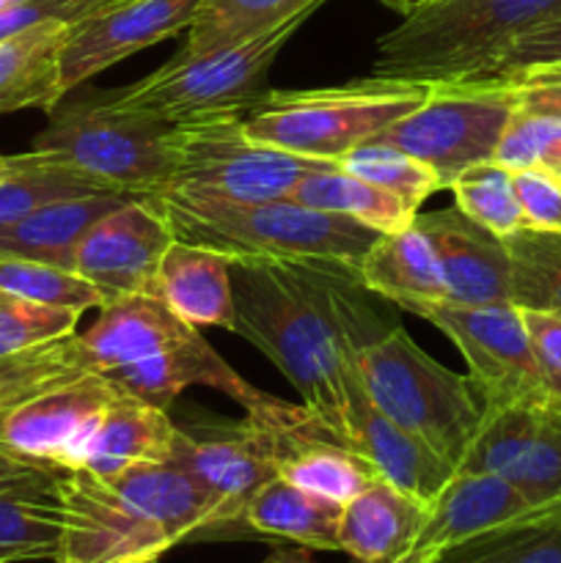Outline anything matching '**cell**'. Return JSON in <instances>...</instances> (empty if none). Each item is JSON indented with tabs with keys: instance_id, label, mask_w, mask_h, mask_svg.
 Returning a JSON list of instances; mask_svg holds the SVG:
<instances>
[{
	"instance_id": "obj_1",
	"label": "cell",
	"mask_w": 561,
	"mask_h": 563,
	"mask_svg": "<svg viewBox=\"0 0 561 563\" xmlns=\"http://www.w3.org/2000/svg\"><path fill=\"white\" fill-rule=\"evenodd\" d=\"M361 286L350 267L231 258L234 333L275 363L341 443L355 352L385 333L352 295Z\"/></svg>"
},
{
	"instance_id": "obj_2",
	"label": "cell",
	"mask_w": 561,
	"mask_h": 563,
	"mask_svg": "<svg viewBox=\"0 0 561 563\" xmlns=\"http://www.w3.org/2000/svg\"><path fill=\"white\" fill-rule=\"evenodd\" d=\"M55 500L53 563H157L176 544L212 533V500L176 462H135L113 476L64 467Z\"/></svg>"
},
{
	"instance_id": "obj_3",
	"label": "cell",
	"mask_w": 561,
	"mask_h": 563,
	"mask_svg": "<svg viewBox=\"0 0 561 563\" xmlns=\"http://www.w3.org/2000/svg\"><path fill=\"white\" fill-rule=\"evenodd\" d=\"M119 394L77 333L0 357V451L77 467L88 434Z\"/></svg>"
},
{
	"instance_id": "obj_4",
	"label": "cell",
	"mask_w": 561,
	"mask_h": 563,
	"mask_svg": "<svg viewBox=\"0 0 561 563\" xmlns=\"http://www.w3.org/2000/svg\"><path fill=\"white\" fill-rule=\"evenodd\" d=\"M176 240L209 247L229 258L333 264L361 269L377 231L341 214L319 212L295 198L226 201L179 192L154 196Z\"/></svg>"
},
{
	"instance_id": "obj_5",
	"label": "cell",
	"mask_w": 561,
	"mask_h": 563,
	"mask_svg": "<svg viewBox=\"0 0 561 563\" xmlns=\"http://www.w3.org/2000/svg\"><path fill=\"white\" fill-rule=\"evenodd\" d=\"M561 0H424L377 42L369 75L443 86L484 82L501 55Z\"/></svg>"
},
{
	"instance_id": "obj_6",
	"label": "cell",
	"mask_w": 561,
	"mask_h": 563,
	"mask_svg": "<svg viewBox=\"0 0 561 563\" xmlns=\"http://www.w3.org/2000/svg\"><path fill=\"white\" fill-rule=\"evenodd\" d=\"M429 86L369 75L322 88H267L242 113L245 135L297 157L336 163L416 110Z\"/></svg>"
},
{
	"instance_id": "obj_7",
	"label": "cell",
	"mask_w": 561,
	"mask_h": 563,
	"mask_svg": "<svg viewBox=\"0 0 561 563\" xmlns=\"http://www.w3.org/2000/svg\"><path fill=\"white\" fill-rule=\"evenodd\" d=\"M174 124L127 108L116 91L66 93L47 110V126L33 141V152L64 159L80 174L127 192L154 198L174 174Z\"/></svg>"
},
{
	"instance_id": "obj_8",
	"label": "cell",
	"mask_w": 561,
	"mask_h": 563,
	"mask_svg": "<svg viewBox=\"0 0 561 563\" xmlns=\"http://www.w3.org/2000/svg\"><path fill=\"white\" fill-rule=\"evenodd\" d=\"M355 372L372 405L460 467L484 418L471 377L429 357L402 328H388L355 352Z\"/></svg>"
},
{
	"instance_id": "obj_9",
	"label": "cell",
	"mask_w": 561,
	"mask_h": 563,
	"mask_svg": "<svg viewBox=\"0 0 561 563\" xmlns=\"http://www.w3.org/2000/svg\"><path fill=\"white\" fill-rule=\"evenodd\" d=\"M308 16H295L286 25L251 38L198 55L176 53L168 64L119 88L116 99L127 108L157 115L165 124L207 119L220 113H245L267 80V71L280 49Z\"/></svg>"
},
{
	"instance_id": "obj_10",
	"label": "cell",
	"mask_w": 561,
	"mask_h": 563,
	"mask_svg": "<svg viewBox=\"0 0 561 563\" xmlns=\"http://www.w3.org/2000/svg\"><path fill=\"white\" fill-rule=\"evenodd\" d=\"M174 174L165 190L226 201H273L292 198L295 187L328 159L297 157L245 135L242 113L207 115L174 124ZM163 190V192H165Z\"/></svg>"
},
{
	"instance_id": "obj_11",
	"label": "cell",
	"mask_w": 561,
	"mask_h": 563,
	"mask_svg": "<svg viewBox=\"0 0 561 563\" xmlns=\"http://www.w3.org/2000/svg\"><path fill=\"white\" fill-rule=\"evenodd\" d=\"M515 110V86L443 82L429 86L424 102L374 141L416 157L438 176L440 187L449 190L462 170L495 159Z\"/></svg>"
},
{
	"instance_id": "obj_12",
	"label": "cell",
	"mask_w": 561,
	"mask_h": 563,
	"mask_svg": "<svg viewBox=\"0 0 561 563\" xmlns=\"http://www.w3.org/2000/svg\"><path fill=\"white\" fill-rule=\"evenodd\" d=\"M314 427V423H306ZM284 423L245 416L242 421L182 423L170 462L190 473L212 500L209 539L242 537L245 509L253 495L278 476ZM251 533V531H248Z\"/></svg>"
},
{
	"instance_id": "obj_13",
	"label": "cell",
	"mask_w": 561,
	"mask_h": 563,
	"mask_svg": "<svg viewBox=\"0 0 561 563\" xmlns=\"http://www.w3.org/2000/svg\"><path fill=\"white\" fill-rule=\"evenodd\" d=\"M413 313L435 324L460 350L468 363V377L482 396L484 410L553 396L534 361L520 308L512 302L504 306L427 302Z\"/></svg>"
},
{
	"instance_id": "obj_14",
	"label": "cell",
	"mask_w": 561,
	"mask_h": 563,
	"mask_svg": "<svg viewBox=\"0 0 561 563\" xmlns=\"http://www.w3.org/2000/svg\"><path fill=\"white\" fill-rule=\"evenodd\" d=\"M457 471L487 473L531 506L561 504V399L484 410L482 427Z\"/></svg>"
},
{
	"instance_id": "obj_15",
	"label": "cell",
	"mask_w": 561,
	"mask_h": 563,
	"mask_svg": "<svg viewBox=\"0 0 561 563\" xmlns=\"http://www.w3.org/2000/svg\"><path fill=\"white\" fill-rule=\"evenodd\" d=\"M174 240L154 198H130L82 234L72 273L102 291L105 302L124 295H154L160 262Z\"/></svg>"
},
{
	"instance_id": "obj_16",
	"label": "cell",
	"mask_w": 561,
	"mask_h": 563,
	"mask_svg": "<svg viewBox=\"0 0 561 563\" xmlns=\"http://www.w3.org/2000/svg\"><path fill=\"white\" fill-rule=\"evenodd\" d=\"M201 0H124L72 22L61 47L64 97L130 55L187 31Z\"/></svg>"
},
{
	"instance_id": "obj_17",
	"label": "cell",
	"mask_w": 561,
	"mask_h": 563,
	"mask_svg": "<svg viewBox=\"0 0 561 563\" xmlns=\"http://www.w3.org/2000/svg\"><path fill=\"white\" fill-rule=\"evenodd\" d=\"M432 242L446 284V302L504 306L512 302V258L506 242L473 223L457 207L416 214Z\"/></svg>"
},
{
	"instance_id": "obj_18",
	"label": "cell",
	"mask_w": 561,
	"mask_h": 563,
	"mask_svg": "<svg viewBox=\"0 0 561 563\" xmlns=\"http://www.w3.org/2000/svg\"><path fill=\"white\" fill-rule=\"evenodd\" d=\"M542 506H531L515 487L487 473L457 471L427 504L410 548L396 563H435L457 544L487 528L509 522Z\"/></svg>"
},
{
	"instance_id": "obj_19",
	"label": "cell",
	"mask_w": 561,
	"mask_h": 563,
	"mask_svg": "<svg viewBox=\"0 0 561 563\" xmlns=\"http://www.w3.org/2000/svg\"><path fill=\"white\" fill-rule=\"evenodd\" d=\"M344 443L372 462L383 482L394 484L421 504H429L457 473V467L435 454L424 440L405 432L372 405L358 372L350 383Z\"/></svg>"
},
{
	"instance_id": "obj_20",
	"label": "cell",
	"mask_w": 561,
	"mask_h": 563,
	"mask_svg": "<svg viewBox=\"0 0 561 563\" xmlns=\"http://www.w3.org/2000/svg\"><path fill=\"white\" fill-rule=\"evenodd\" d=\"M193 333L196 328L182 322L157 295H124L99 308L97 322L82 333V341L108 377L113 368L174 350Z\"/></svg>"
},
{
	"instance_id": "obj_21",
	"label": "cell",
	"mask_w": 561,
	"mask_h": 563,
	"mask_svg": "<svg viewBox=\"0 0 561 563\" xmlns=\"http://www.w3.org/2000/svg\"><path fill=\"white\" fill-rule=\"evenodd\" d=\"M154 295L190 328L234 333L231 258L223 253L174 240L160 262Z\"/></svg>"
},
{
	"instance_id": "obj_22",
	"label": "cell",
	"mask_w": 561,
	"mask_h": 563,
	"mask_svg": "<svg viewBox=\"0 0 561 563\" xmlns=\"http://www.w3.org/2000/svg\"><path fill=\"white\" fill-rule=\"evenodd\" d=\"M176 432L179 427L170 421L168 410L119 394L105 407L97 427L88 434L77 467L99 476H113L135 462H170Z\"/></svg>"
},
{
	"instance_id": "obj_23",
	"label": "cell",
	"mask_w": 561,
	"mask_h": 563,
	"mask_svg": "<svg viewBox=\"0 0 561 563\" xmlns=\"http://www.w3.org/2000/svg\"><path fill=\"white\" fill-rule=\"evenodd\" d=\"M427 504L388 482H374L341 506L339 553L352 563H396L424 520Z\"/></svg>"
},
{
	"instance_id": "obj_24",
	"label": "cell",
	"mask_w": 561,
	"mask_h": 563,
	"mask_svg": "<svg viewBox=\"0 0 561 563\" xmlns=\"http://www.w3.org/2000/svg\"><path fill=\"white\" fill-rule=\"evenodd\" d=\"M278 476L314 495L344 506L380 482L372 462L336 440L322 423L286 429L280 440Z\"/></svg>"
},
{
	"instance_id": "obj_25",
	"label": "cell",
	"mask_w": 561,
	"mask_h": 563,
	"mask_svg": "<svg viewBox=\"0 0 561 563\" xmlns=\"http://www.w3.org/2000/svg\"><path fill=\"white\" fill-rule=\"evenodd\" d=\"M358 275L369 291L405 311H416L427 302H446L440 262L416 220L394 234H380L363 256Z\"/></svg>"
},
{
	"instance_id": "obj_26",
	"label": "cell",
	"mask_w": 561,
	"mask_h": 563,
	"mask_svg": "<svg viewBox=\"0 0 561 563\" xmlns=\"http://www.w3.org/2000/svg\"><path fill=\"white\" fill-rule=\"evenodd\" d=\"M124 201H130V196L94 192V196H77L47 203V207L36 209V212L14 220V223L0 225V253L72 269L75 247L82 240V234L102 214L113 212Z\"/></svg>"
},
{
	"instance_id": "obj_27",
	"label": "cell",
	"mask_w": 561,
	"mask_h": 563,
	"mask_svg": "<svg viewBox=\"0 0 561 563\" xmlns=\"http://www.w3.org/2000/svg\"><path fill=\"white\" fill-rule=\"evenodd\" d=\"M69 22H42L0 38V115L16 110H53L64 99L61 47Z\"/></svg>"
},
{
	"instance_id": "obj_28",
	"label": "cell",
	"mask_w": 561,
	"mask_h": 563,
	"mask_svg": "<svg viewBox=\"0 0 561 563\" xmlns=\"http://www.w3.org/2000/svg\"><path fill=\"white\" fill-rule=\"evenodd\" d=\"M341 506L275 476L258 489L245 509L253 537L280 539L306 550L339 553Z\"/></svg>"
},
{
	"instance_id": "obj_29",
	"label": "cell",
	"mask_w": 561,
	"mask_h": 563,
	"mask_svg": "<svg viewBox=\"0 0 561 563\" xmlns=\"http://www.w3.org/2000/svg\"><path fill=\"white\" fill-rule=\"evenodd\" d=\"M322 3L324 0H201L179 53L198 55L251 42L295 16H311Z\"/></svg>"
},
{
	"instance_id": "obj_30",
	"label": "cell",
	"mask_w": 561,
	"mask_h": 563,
	"mask_svg": "<svg viewBox=\"0 0 561 563\" xmlns=\"http://www.w3.org/2000/svg\"><path fill=\"white\" fill-rule=\"evenodd\" d=\"M292 198L306 207L319 209V212L341 214L377 234H394V231L407 229L416 220V209L407 207L391 192L346 174L339 165H328L322 170L308 174L300 185L295 187Z\"/></svg>"
},
{
	"instance_id": "obj_31",
	"label": "cell",
	"mask_w": 561,
	"mask_h": 563,
	"mask_svg": "<svg viewBox=\"0 0 561 563\" xmlns=\"http://www.w3.org/2000/svg\"><path fill=\"white\" fill-rule=\"evenodd\" d=\"M435 563H561V504L487 528Z\"/></svg>"
},
{
	"instance_id": "obj_32",
	"label": "cell",
	"mask_w": 561,
	"mask_h": 563,
	"mask_svg": "<svg viewBox=\"0 0 561 563\" xmlns=\"http://www.w3.org/2000/svg\"><path fill=\"white\" fill-rule=\"evenodd\" d=\"M94 192H119L91 176L80 174L64 159L50 157L42 152H28L25 165L9 179L0 181V225L14 223L47 203L64 201V198L94 196ZM127 196V192H119ZM132 198V196H130Z\"/></svg>"
},
{
	"instance_id": "obj_33",
	"label": "cell",
	"mask_w": 561,
	"mask_h": 563,
	"mask_svg": "<svg viewBox=\"0 0 561 563\" xmlns=\"http://www.w3.org/2000/svg\"><path fill=\"white\" fill-rule=\"evenodd\" d=\"M61 506L55 493L0 495V563L55 561Z\"/></svg>"
},
{
	"instance_id": "obj_34",
	"label": "cell",
	"mask_w": 561,
	"mask_h": 563,
	"mask_svg": "<svg viewBox=\"0 0 561 563\" xmlns=\"http://www.w3.org/2000/svg\"><path fill=\"white\" fill-rule=\"evenodd\" d=\"M504 242L512 258V306L561 313V234L520 229Z\"/></svg>"
},
{
	"instance_id": "obj_35",
	"label": "cell",
	"mask_w": 561,
	"mask_h": 563,
	"mask_svg": "<svg viewBox=\"0 0 561 563\" xmlns=\"http://www.w3.org/2000/svg\"><path fill=\"white\" fill-rule=\"evenodd\" d=\"M454 196V207L473 223L487 229L490 234L506 236L517 234L522 229L520 203H517L515 185H512V170L501 165L498 159H487L473 168L462 170L449 185Z\"/></svg>"
},
{
	"instance_id": "obj_36",
	"label": "cell",
	"mask_w": 561,
	"mask_h": 563,
	"mask_svg": "<svg viewBox=\"0 0 561 563\" xmlns=\"http://www.w3.org/2000/svg\"><path fill=\"white\" fill-rule=\"evenodd\" d=\"M341 170L358 176V179L369 181V185L380 187V190L391 192L399 201H405L407 207L416 209L427 201L432 192L443 190L440 179L427 168L424 163H418L416 157L405 154L402 148L388 146V143L369 141L363 146L352 148V152L341 154L336 159Z\"/></svg>"
},
{
	"instance_id": "obj_37",
	"label": "cell",
	"mask_w": 561,
	"mask_h": 563,
	"mask_svg": "<svg viewBox=\"0 0 561 563\" xmlns=\"http://www.w3.org/2000/svg\"><path fill=\"white\" fill-rule=\"evenodd\" d=\"M0 291L16 300L72 308L80 313L105 306L102 291L94 289L72 269L33 262V258L6 256V253H0Z\"/></svg>"
},
{
	"instance_id": "obj_38",
	"label": "cell",
	"mask_w": 561,
	"mask_h": 563,
	"mask_svg": "<svg viewBox=\"0 0 561 563\" xmlns=\"http://www.w3.org/2000/svg\"><path fill=\"white\" fill-rule=\"evenodd\" d=\"M82 313L72 308L0 297V357L36 346L42 341L77 333Z\"/></svg>"
},
{
	"instance_id": "obj_39",
	"label": "cell",
	"mask_w": 561,
	"mask_h": 563,
	"mask_svg": "<svg viewBox=\"0 0 561 563\" xmlns=\"http://www.w3.org/2000/svg\"><path fill=\"white\" fill-rule=\"evenodd\" d=\"M495 159L509 170L544 168L561 174V119L515 110Z\"/></svg>"
},
{
	"instance_id": "obj_40",
	"label": "cell",
	"mask_w": 561,
	"mask_h": 563,
	"mask_svg": "<svg viewBox=\"0 0 561 563\" xmlns=\"http://www.w3.org/2000/svg\"><path fill=\"white\" fill-rule=\"evenodd\" d=\"M556 64H561V11H556L553 16L534 25L520 38H515V44L501 55L498 66H495L493 75L484 82L512 86V82H517L528 71Z\"/></svg>"
},
{
	"instance_id": "obj_41",
	"label": "cell",
	"mask_w": 561,
	"mask_h": 563,
	"mask_svg": "<svg viewBox=\"0 0 561 563\" xmlns=\"http://www.w3.org/2000/svg\"><path fill=\"white\" fill-rule=\"evenodd\" d=\"M522 229L561 234V174L544 168L512 170Z\"/></svg>"
},
{
	"instance_id": "obj_42",
	"label": "cell",
	"mask_w": 561,
	"mask_h": 563,
	"mask_svg": "<svg viewBox=\"0 0 561 563\" xmlns=\"http://www.w3.org/2000/svg\"><path fill=\"white\" fill-rule=\"evenodd\" d=\"M116 5V0H25L14 9L0 11V38H9L14 33L28 31L42 22H77L82 16L99 14V11Z\"/></svg>"
},
{
	"instance_id": "obj_43",
	"label": "cell",
	"mask_w": 561,
	"mask_h": 563,
	"mask_svg": "<svg viewBox=\"0 0 561 563\" xmlns=\"http://www.w3.org/2000/svg\"><path fill=\"white\" fill-rule=\"evenodd\" d=\"M534 361L548 383L550 394L561 399V313L520 308Z\"/></svg>"
},
{
	"instance_id": "obj_44",
	"label": "cell",
	"mask_w": 561,
	"mask_h": 563,
	"mask_svg": "<svg viewBox=\"0 0 561 563\" xmlns=\"http://www.w3.org/2000/svg\"><path fill=\"white\" fill-rule=\"evenodd\" d=\"M64 467L38 465L0 451V495L3 493H55Z\"/></svg>"
},
{
	"instance_id": "obj_45",
	"label": "cell",
	"mask_w": 561,
	"mask_h": 563,
	"mask_svg": "<svg viewBox=\"0 0 561 563\" xmlns=\"http://www.w3.org/2000/svg\"><path fill=\"white\" fill-rule=\"evenodd\" d=\"M517 110L561 119V82H520L515 86Z\"/></svg>"
},
{
	"instance_id": "obj_46",
	"label": "cell",
	"mask_w": 561,
	"mask_h": 563,
	"mask_svg": "<svg viewBox=\"0 0 561 563\" xmlns=\"http://www.w3.org/2000/svg\"><path fill=\"white\" fill-rule=\"evenodd\" d=\"M262 563H319L317 559L311 555V550L306 548H278L273 550V553L267 555Z\"/></svg>"
},
{
	"instance_id": "obj_47",
	"label": "cell",
	"mask_w": 561,
	"mask_h": 563,
	"mask_svg": "<svg viewBox=\"0 0 561 563\" xmlns=\"http://www.w3.org/2000/svg\"><path fill=\"white\" fill-rule=\"evenodd\" d=\"M520 82H561V64L528 71V75H522L520 80L512 82V86H520Z\"/></svg>"
},
{
	"instance_id": "obj_48",
	"label": "cell",
	"mask_w": 561,
	"mask_h": 563,
	"mask_svg": "<svg viewBox=\"0 0 561 563\" xmlns=\"http://www.w3.org/2000/svg\"><path fill=\"white\" fill-rule=\"evenodd\" d=\"M25 159H28V152H22V154H0V181L9 179L11 174H16V170H20L22 165H25Z\"/></svg>"
},
{
	"instance_id": "obj_49",
	"label": "cell",
	"mask_w": 561,
	"mask_h": 563,
	"mask_svg": "<svg viewBox=\"0 0 561 563\" xmlns=\"http://www.w3.org/2000/svg\"><path fill=\"white\" fill-rule=\"evenodd\" d=\"M383 3H385V5H391V9L399 11V14L405 16V14H410V11L416 9L418 3H424V0H383Z\"/></svg>"
},
{
	"instance_id": "obj_50",
	"label": "cell",
	"mask_w": 561,
	"mask_h": 563,
	"mask_svg": "<svg viewBox=\"0 0 561 563\" xmlns=\"http://www.w3.org/2000/svg\"><path fill=\"white\" fill-rule=\"evenodd\" d=\"M0 297H9V295H3V291H0Z\"/></svg>"
},
{
	"instance_id": "obj_51",
	"label": "cell",
	"mask_w": 561,
	"mask_h": 563,
	"mask_svg": "<svg viewBox=\"0 0 561 563\" xmlns=\"http://www.w3.org/2000/svg\"><path fill=\"white\" fill-rule=\"evenodd\" d=\"M116 3H124V0H116Z\"/></svg>"
}]
</instances>
